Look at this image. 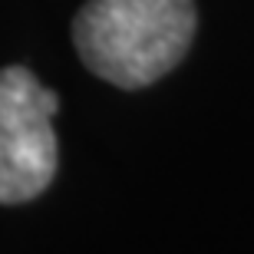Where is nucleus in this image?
<instances>
[{"mask_svg": "<svg viewBox=\"0 0 254 254\" xmlns=\"http://www.w3.org/2000/svg\"><path fill=\"white\" fill-rule=\"evenodd\" d=\"M191 37V0H89L73 23L79 60L119 89L162 79L179 66Z\"/></svg>", "mask_w": 254, "mask_h": 254, "instance_id": "f257e3e1", "label": "nucleus"}, {"mask_svg": "<svg viewBox=\"0 0 254 254\" xmlns=\"http://www.w3.org/2000/svg\"><path fill=\"white\" fill-rule=\"evenodd\" d=\"M57 109L60 96L30 69H0V205L30 201L53 182Z\"/></svg>", "mask_w": 254, "mask_h": 254, "instance_id": "f03ea898", "label": "nucleus"}]
</instances>
